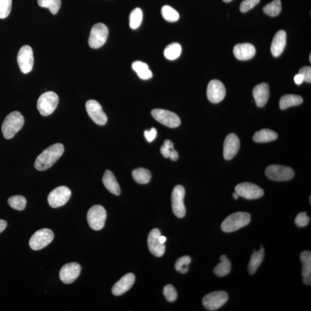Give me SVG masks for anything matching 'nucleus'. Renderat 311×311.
<instances>
[{
    "label": "nucleus",
    "instance_id": "e433bc0d",
    "mask_svg": "<svg viewBox=\"0 0 311 311\" xmlns=\"http://www.w3.org/2000/svg\"><path fill=\"white\" fill-rule=\"evenodd\" d=\"M8 202L12 208L20 211L25 209L27 203L26 199L22 195L11 197Z\"/></svg>",
    "mask_w": 311,
    "mask_h": 311
},
{
    "label": "nucleus",
    "instance_id": "8fccbe9b",
    "mask_svg": "<svg viewBox=\"0 0 311 311\" xmlns=\"http://www.w3.org/2000/svg\"><path fill=\"white\" fill-rule=\"evenodd\" d=\"M7 226V222L5 220L0 219V233L3 232L6 229Z\"/></svg>",
    "mask_w": 311,
    "mask_h": 311
},
{
    "label": "nucleus",
    "instance_id": "cd10ccee",
    "mask_svg": "<svg viewBox=\"0 0 311 311\" xmlns=\"http://www.w3.org/2000/svg\"><path fill=\"white\" fill-rule=\"evenodd\" d=\"M303 99L300 96L296 95H285L281 97L280 107L281 110H285L289 107L301 105Z\"/></svg>",
    "mask_w": 311,
    "mask_h": 311
},
{
    "label": "nucleus",
    "instance_id": "6e6552de",
    "mask_svg": "<svg viewBox=\"0 0 311 311\" xmlns=\"http://www.w3.org/2000/svg\"><path fill=\"white\" fill-rule=\"evenodd\" d=\"M228 300V294L224 291H216L203 298V306L208 310H216L224 305Z\"/></svg>",
    "mask_w": 311,
    "mask_h": 311
},
{
    "label": "nucleus",
    "instance_id": "864d4df0",
    "mask_svg": "<svg viewBox=\"0 0 311 311\" xmlns=\"http://www.w3.org/2000/svg\"><path fill=\"white\" fill-rule=\"evenodd\" d=\"M223 1H224L225 3H229L230 2H232V0H223Z\"/></svg>",
    "mask_w": 311,
    "mask_h": 311
},
{
    "label": "nucleus",
    "instance_id": "72a5a7b5",
    "mask_svg": "<svg viewBox=\"0 0 311 311\" xmlns=\"http://www.w3.org/2000/svg\"><path fill=\"white\" fill-rule=\"evenodd\" d=\"M282 10L281 0H273L272 3L268 4L263 9L264 13L270 17H277L281 13Z\"/></svg>",
    "mask_w": 311,
    "mask_h": 311
},
{
    "label": "nucleus",
    "instance_id": "5fc2aeb1",
    "mask_svg": "<svg viewBox=\"0 0 311 311\" xmlns=\"http://www.w3.org/2000/svg\"><path fill=\"white\" fill-rule=\"evenodd\" d=\"M309 61H311V55L310 54V56H309Z\"/></svg>",
    "mask_w": 311,
    "mask_h": 311
},
{
    "label": "nucleus",
    "instance_id": "58836bf2",
    "mask_svg": "<svg viewBox=\"0 0 311 311\" xmlns=\"http://www.w3.org/2000/svg\"><path fill=\"white\" fill-rule=\"evenodd\" d=\"M12 9V0H0V19L9 17Z\"/></svg>",
    "mask_w": 311,
    "mask_h": 311
},
{
    "label": "nucleus",
    "instance_id": "a211bd4d",
    "mask_svg": "<svg viewBox=\"0 0 311 311\" xmlns=\"http://www.w3.org/2000/svg\"><path fill=\"white\" fill-rule=\"evenodd\" d=\"M161 233L158 229H154L150 231L147 238V245L150 253L155 257H161L164 255L166 247L164 243L160 241Z\"/></svg>",
    "mask_w": 311,
    "mask_h": 311
},
{
    "label": "nucleus",
    "instance_id": "20e7f679",
    "mask_svg": "<svg viewBox=\"0 0 311 311\" xmlns=\"http://www.w3.org/2000/svg\"><path fill=\"white\" fill-rule=\"evenodd\" d=\"M59 102L58 95L54 92H46L38 99L37 108L43 116H48L56 109Z\"/></svg>",
    "mask_w": 311,
    "mask_h": 311
},
{
    "label": "nucleus",
    "instance_id": "393cba45",
    "mask_svg": "<svg viewBox=\"0 0 311 311\" xmlns=\"http://www.w3.org/2000/svg\"><path fill=\"white\" fill-rule=\"evenodd\" d=\"M265 257V250L261 246V249L258 251H255V253L251 255L249 262L248 269L249 273L254 275L257 272L259 267L261 265L264 261Z\"/></svg>",
    "mask_w": 311,
    "mask_h": 311
},
{
    "label": "nucleus",
    "instance_id": "f03ea898",
    "mask_svg": "<svg viewBox=\"0 0 311 311\" xmlns=\"http://www.w3.org/2000/svg\"><path fill=\"white\" fill-rule=\"evenodd\" d=\"M25 123V119L21 113L14 111L8 115L3 123L2 130L4 137L6 139L13 138Z\"/></svg>",
    "mask_w": 311,
    "mask_h": 311
},
{
    "label": "nucleus",
    "instance_id": "39448f33",
    "mask_svg": "<svg viewBox=\"0 0 311 311\" xmlns=\"http://www.w3.org/2000/svg\"><path fill=\"white\" fill-rule=\"evenodd\" d=\"M108 35L109 29L103 23L96 24L91 31L89 46L93 49L101 47L106 42Z\"/></svg>",
    "mask_w": 311,
    "mask_h": 311
},
{
    "label": "nucleus",
    "instance_id": "37998d69",
    "mask_svg": "<svg viewBox=\"0 0 311 311\" xmlns=\"http://www.w3.org/2000/svg\"><path fill=\"white\" fill-rule=\"evenodd\" d=\"M174 143L170 139H167L161 148V152L165 158H169L171 150L174 149Z\"/></svg>",
    "mask_w": 311,
    "mask_h": 311
},
{
    "label": "nucleus",
    "instance_id": "423d86ee",
    "mask_svg": "<svg viewBox=\"0 0 311 311\" xmlns=\"http://www.w3.org/2000/svg\"><path fill=\"white\" fill-rule=\"evenodd\" d=\"M106 217L105 209L98 205L91 207L87 214L88 222L91 228L95 230H99L103 228Z\"/></svg>",
    "mask_w": 311,
    "mask_h": 311
},
{
    "label": "nucleus",
    "instance_id": "4468645a",
    "mask_svg": "<svg viewBox=\"0 0 311 311\" xmlns=\"http://www.w3.org/2000/svg\"><path fill=\"white\" fill-rule=\"evenodd\" d=\"M235 192L239 196L247 199L260 198L264 195V191L260 187L249 182L240 183L235 187Z\"/></svg>",
    "mask_w": 311,
    "mask_h": 311
},
{
    "label": "nucleus",
    "instance_id": "3c124183",
    "mask_svg": "<svg viewBox=\"0 0 311 311\" xmlns=\"http://www.w3.org/2000/svg\"><path fill=\"white\" fill-rule=\"evenodd\" d=\"M167 239L165 237L161 236L160 237V241L162 243H164L166 242Z\"/></svg>",
    "mask_w": 311,
    "mask_h": 311
},
{
    "label": "nucleus",
    "instance_id": "0eeeda50",
    "mask_svg": "<svg viewBox=\"0 0 311 311\" xmlns=\"http://www.w3.org/2000/svg\"><path fill=\"white\" fill-rule=\"evenodd\" d=\"M54 234L49 229L44 228L37 231L30 238L29 245L32 250H42L53 241Z\"/></svg>",
    "mask_w": 311,
    "mask_h": 311
},
{
    "label": "nucleus",
    "instance_id": "4c0bfd02",
    "mask_svg": "<svg viewBox=\"0 0 311 311\" xmlns=\"http://www.w3.org/2000/svg\"><path fill=\"white\" fill-rule=\"evenodd\" d=\"M191 259L189 256H184L179 258L175 264V268L178 272L185 274L189 271V265Z\"/></svg>",
    "mask_w": 311,
    "mask_h": 311
},
{
    "label": "nucleus",
    "instance_id": "6ab92c4d",
    "mask_svg": "<svg viewBox=\"0 0 311 311\" xmlns=\"http://www.w3.org/2000/svg\"><path fill=\"white\" fill-rule=\"evenodd\" d=\"M240 141L236 134H229L225 139L224 144V157L225 160L232 159L240 149Z\"/></svg>",
    "mask_w": 311,
    "mask_h": 311
},
{
    "label": "nucleus",
    "instance_id": "dca6fc26",
    "mask_svg": "<svg viewBox=\"0 0 311 311\" xmlns=\"http://www.w3.org/2000/svg\"><path fill=\"white\" fill-rule=\"evenodd\" d=\"M225 94V87L222 83L217 80L210 82L207 89V97L210 102L220 103L224 99Z\"/></svg>",
    "mask_w": 311,
    "mask_h": 311
},
{
    "label": "nucleus",
    "instance_id": "f8f14e48",
    "mask_svg": "<svg viewBox=\"0 0 311 311\" xmlns=\"http://www.w3.org/2000/svg\"><path fill=\"white\" fill-rule=\"evenodd\" d=\"M185 190L184 187L178 185L174 187L172 193V208L173 213L177 217L183 218L186 215V207L184 204Z\"/></svg>",
    "mask_w": 311,
    "mask_h": 311
},
{
    "label": "nucleus",
    "instance_id": "2eb2a0df",
    "mask_svg": "<svg viewBox=\"0 0 311 311\" xmlns=\"http://www.w3.org/2000/svg\"><path fill=\"white\" fill-rule=\"evenodd\" d=\"M88 114L95 123L100 126L105 125L107 122L106 115L101 105L95 100H90L86 103Z\"/></svg>",
    "mask_w": 311,
    "mask_h": 311
},
{
    "label": "nucleus",
    "instance_id": "c85d7f7f",
    "mask_svg": "<svg viewBox=\"0 0 311 311\" xmlns=\"http://www.w3.org/2000/svg\"><path fill=\"white\" fill-rule=\"evenodd\" d=\"M220 263L214 269V273L218 277H225L228 275L231 270V264L226 255H222L220 258Z\"/></svg>",
    "mask_w": 311,
    "mask_h": 311
},
{
    "label": "nucleus",
    "instance_id": "2f4dec72",
    "mask_svg": "<svg viewBox=\"0 0 311 311\" xmlns=\"http://www.w3.org/2000/svg\"><path fill=\"white\" fill-rule=\"evenodd\" d=\"M143 14L139 8H136L130 13L129 17V25L131 29L136 30L140 26L142 22Z\"/></svg>",
    "mask_w": 311,
    "mask_h": 311
},
{
    "label": "nucleus",
    "instance_id": "b1692460",
    "mask_svg": "<svg viewBox=\"0 0 311 311\" xmlns=\"http://www.w3.org/2000/svg\"><path fill=\"white\" fill-rule=\"evenodd\" d=\"M104 186L111 193L115 195H119L121 193L120 186L115 178L114 174L110 170L106 171L103 177Z\"/></svg>",
    "mask_w": 311,
    "mask_h": 311
},
{
    "label": "nucleus",
    "instance_id": "bb28decb",
    "mask_svg": "<svg viewBox=\"0 0 311 311\" xmlns=\"http://www.w3.org/2000/svg\"><path fill=\"white\" fill-rule=\"evenodd\" d=\"M132 69L137 73L138 76L142 80H149L152 77V73L148 65L141 61H135L132 63Z\"/></svg>",
    "mask_w": 311,
    "mask_h": 311
},
{
    "label": "nucleus",
    "instance_id": "aec40b11",
    "mask_svg": "<svg viewBox=\"0 0 311 311\" xmlns=\"http://www.w3.org/2000/svg\"><path fill=\"white\" fill-rule=\"evenodd\" d=\"M135 276L133 273H128L121 278L112 288V293L115 296H121L128 291L134 284Z\"/></svg>",
    "mask_w": 311,
    "mask_h": 311
},
{
    "label": "nucleus",
    "instance_id": "c9c22d12",
    "mask_svg": "<svg viewBox=\"0 0 311 311\" xmlns=\"http://www.w3.org/2000/svg\"><path fill=\"white\" fill-rule=\"evenodd\" d=\"M162 15L166 21L169 22H177L179 19L178 12L169 6H165L162 9Z\"/></svg>",
    "mask_w": 311,
    "mask_h": 311
},
{
    "label": "nucleus",
    "instance_id": "a18cd8bd",
    "mask_svg": "<svg viewBox=\"0 0 311 311\" xmlns=\"http://www.w3.org/2000/svg\"><path fill=\"white\" fill-rule=\"evenodd\" d=\"M144 135L147 141L149 142H152L157 137V130L153 127L150 130H145Z\"/></svg>",
    "mask_w": 311,
    "mask_h": 311
},
{
    "label": "nucleus",
    "instance_id": "9b49d317",
    "mask_svg": "<svg viewBox=\"0 0 311 311\" xmlns=\"http://www.w3.org/2000/svg\"><path fill=\"white\" fill-rule=\"evenodd\" d=\"M151 114L156 120L171 128H175L181 125L180 118L171 111L158 109L151 111Z\"/></svg>",
    "mask_w": 311,
    "mask_h": 311
},
{
    "label": "nucleus",
    "instance_id": "5701e85b",
    "mask_svg": "<svg viewBox=\"0 0 311 311\" xmlns=\"http://www.w3.org/2000/svg\"><path fill=\"white\" fill-rule=\"evenodd\" d=\"M286 43V34L284 30L277 32L271 46V51L274 57H277L284 51Z\"/></svg>",
    "mask_w": 311,
    "mask_h": 311
},
{
    "label": "nucleus",
    "instance_id": "603ef678",
    "mask_svg": "<svg viewBox=\"0 0 311 311\" xmlns=\"http://www.w3.org/2000/svg\"><path fill=\"white\" fill-rule=\"evenodd\" d=\"M233 197L235 199H238L239 196V195L235 192L233 194Z\"/></svg>",
    "mask_w": 311,
    "mask_h": 311
},
{
    "label": "nucleus",
    "instance_id": "4be33fe9",
    "mask_svg": "<svg viewBox=\"0 0 311 311\" xmlns=\"http://www.w3.org/2000/svg\"><path fill=\"white\" fill-rule=\"evenodd\" d=\"M270 95L269 87L267 83H261L255 86L253 90V96L257 105L263 107L268 102Z\"/></svg>",
    "mask_w": 311,
    "mask_h": 311
},
{
    "label": "nucleus",
    "instance_id": "a878e982",
    "mask_svg": "<svg viewBox=\"0 0 311 311\" xmlns=\"http://www.w3.org/2000/svg\"><path fill=\"white\" fill-rule=\"evenodd\" d=\"M278 138V134L275 131L270 129H262L257 131L253 136L255 142L265 143L276 140Z\"/></svg>",
    "mask_w": 311,
    "mask_h": 311
},
{
    "label": "nucleus",
    "instance_id": "7c9ffc66",
    "mask_svg": "<svg viewBox=\"0 0 311 311\" xmlns=\"http://www.w3.org/2000/svg\"><path fill=\"white\" fill-rule=\"evenodd\" d=\"M132 175L135 181L139 183V184H146L150 182L151 178L150 171L143 168L134 170L133 171Z\"/></svg>",
    "mask_w": 311,
    "mask_h": 311
},
{
    "label": "nucleus",
    "instance_id": "de8ad7c7",
    "mask_svg": "<svg viewBox=\"0 0 311 311\" xmlns=\"http://www.w3.org/2000/svg\"><path fill=\"white\" fill-rule=\"evenodd\" d=\"M294 81L296 85H300L303 82H304V78H303V76L301 74L298 73L295 75Z\"/></svg>",
    "mask_w": 311,
    "mask_h": 311
},
{
    "label": "nucleus",
    "instance_id": "c756f323",
    "mask_svg": "<svg viewBox=\"0 0 311 311\" xmlns=\"http://www.w3.org/2000/svg\"><path fill=\"white\" fill-rule=\"evenodd\" d=\"M181 53L182 46L180 44L173 43L166 47L164 51V55L167 59L173 61L180 57Z\"/></svg>",
    "mask_w": 311,
    "mask_h": 311
},
{
    "label": "nucleus",
    "instance_id": "c03bdc74",
    "mask_svg": "<svg viewBox=\"0 0 311 311\" xmlns=\"http://www.w3.org/2000/svg\"><path fill=\"white\" fill-rule=\"evenodd\" d=\"M298 73L302 75L304 82L309 83H311V67L310 66L302 67V68L299 70Z\"/></svg>",
    "mask_w": 311,
    "mask_h": 311
},
{
    "label": "nucleus",
    "instance_id": "a19ab883",
    "mask_svg": "<svg viewBox=\"0 0 311 311\" xmlns=\"http://www.w3.org/2000/svg\"><path fill=\"white\" fill-rule=\"evenodd\" d=\"M259 2L260 0H244L241 4L240 10L243 13H247L258 5Z\"/></svg>",
    "mask_w": 311,
    "mask_h": 311
},
{
    "label": "nucleus",
    "instance_id": "f3484780",
    "mask_svg": "<svg viewBox=\"0 0 311 311\" xmlns=\"http://www.w3.org/2000/svg\"><path fill=\"white\" fill-rule=\"evenodd\" d=\"M81 270V266L77 263H69L63 266L60 270L59 278L64 284H71L79 277Z\"/></svg>",
    "mask_w": 311,
    "mask_h": 311
},
{
    "label": "nucleus",
    "instance_id": "79ce46f5",
    "mask_svg": "<svg viewBox=\"0 0 311 311\" xmlns=\"http://www.w3.org/2000/svg\"><path fill=\"white\" fill-rule=\"evenodd\" d=\"M309 221L310 218L307 216L306 212L299 213L295 219V224L299 227H304L308 225Z\"/></svg>",
    "mask_w": 311,
    "mask_h": 311
},
{
    "label": "nucleus",
    "instance_id": "f257e3e1",
    "mask_svg": "<svg viewBox=\"0 0 311 311\" xmlns=\"http://www.w3.org/2000/svg\"><path fill=\"white\" fill-rule=\"evenodd\" d=\"M64 151V146L61 143H55L40 154L36 159L34 166L38 171H45L56 163Z\"/></svg>",
    "mask_w": 311,
    "mask_h": 311
},
{
    "label": "nucleus",
    "instance_id": "9d476101",
    "mask_svg": "<svg viewBox=\"0 0 311 311\" xmlns=\"http://www.w3.org/2000/svg\"><path fill=\"white\" fill-rule=\"evenodd\" d=\"M71 194V191L68 187H58L51 191L47 198L48 203L51 207L57 208L66 204L69 201Z\"/></svg>",
    "mask_w": 311,
    "mask_h": 311
},
{
    "label": "nucleus",
    "instance_id": "473e14b6",
    "mask_svg": "<svg viewBox=\"0 0 311 311\" xmlns=\"http://www.w3.org/2000/svg\"><path fill=\"white\" fill-rule=\"evenodd\" d=\"M300 261L302 263V276L305 277L311 274V253L305 251L300 254Z\"/></svg>",
    "mask_w": 311,
    "mask_h": 311
},
{
    "label": "nucleus",
    "instance_id": "412c9836",
    "mask_svg": "<svg viewBox=\"0 0 311 311\" xmlns=\"http://www.w3.org/2000/svg\"><path fill=\"white\" fill-rule=\"evenodd\" d=\"M256 50L255 47L250 43L238 44L234 49L235 56L239 60H249L254 57Z\"/></svg>",
    "mask_w": 311,
    "mask_h": 311
},
{
    "label": "nucleus",
    "instance_id": "f704fd0d",
    "mask_svg": "<svg viewBox=\"0 0 311 311\" xmlns=\"http://www.w3.org/2000/svg\"><path fill=\"white\" fill-rule=\"evenodd\" d=\"M38 5L49 9L53 15L57 14L61 5V0H38Z\"/></svg>",
    "mask_w": 311,
    "mask_h": 311
},
{
    "label": "nucleus",
    "instance_id": "ea45409f",
    "mask_svg": "<svg viewBox=\"0 0 311 311\" xmlns=\"http://www.w3.org/2000/svg\"><path fill=\"white\" fill-rule=\"evenodd\" d=\"M163 294L167 301L174 302L177 300L178 294L176 289L172 285H167L163 290Z\"/></svg>",
    "mask_w": 311,
    "mask_h": 311
},
{
    "label": "nucleus",
    "instance_id": "1a4fd4ad",
    "mask_svg": "<svg viewBox=\"0 0 311 311\" xmlns=\"http://www.w3.org/2000/svg\"><path fill=\"white\" fill-rule=\"evenodd\" d=\"M265 173L267 177L271 180L277 182L289 181L294 177V171L290 167L271 165L266 169Z\"/></svg>",
    "mask_w": 311,
    "mask_h": 311
},
{
    "label": "nucleus",
    "instance_id": "49530a36",
    "mask_svg": "<svg viewBox=\"0 0 311 311\" xmlns=\"http://www.w3.org/2000/svg\"><path fill=\"white\" fill-rule=\"evenodd\" d=\"M169 158L171 161H177L179 158V154L177 151L174 149L171 150Z\"/></svg>",
    "mask_w": 311,
    "mask_h": 311
},
{
    "label": "nucleus",
    "instance_id": "09e8293b",
    "mask_svg": "<svg viewBox=\"0 0 311 311\" xmlns=\"http://www.w3.org/2000/svg\"><path fill=\"white\" fill-rule=\"evenodd\" d=\"M303 283L306 285L310 286L311 285V274L303 277Z\"/></svg>",
    "mask_w": 311,
    "mask_h": 311
},
{
    "label": "nucleus",
    "instance_id": "7ed1b4c3",
    "mask_svg": "<svg viewBox=\"0 0 311 311\" xmlns=\"http://www.w3.org/2000/svg\"><path fill=\"white\" fill-rule=\"evenodd\" d=\"M250 221L251 216L249 213L237 212L229 215L222 222L221 228L223 232H233L249 225Z\"/></svg>",
    "mask_w": 311,
    "mask_h": 311
},
{
    "label": "nucleus",
    "instance_id": "ddd939ff",
    "mask_svg": "<svg viewBox=\"0 0 311 311\" xmlns=\"http://www.w3.org/2000/svg\"><path fill=\"white\" fill-rule=\"evenodd\" d=\"M18 65L23 73H28L33 69L34 65L33 51L29 45L23 46L20 49L17 57Z\"/></svg>",
    "mask_w": 311,
    "mask_h": 311
}]
</instances>
